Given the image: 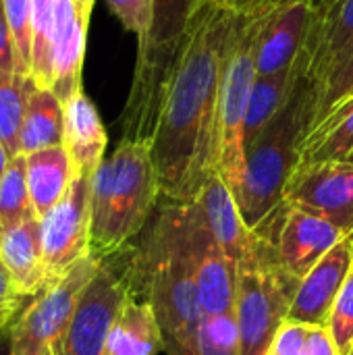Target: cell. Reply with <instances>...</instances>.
I'll list each match as a JSON object with an SVG mask.
<instances>
[{
	"mask_svg": "<svg viewBox=\"0 0 353 355\" xmlns=\"http://www.w3.org/2000/svg\"><path fill=\"white\" fill-rule=\"evenodd\" d=\"M243 15L202 0L187 27L150 139L160 198L169 204L191 202L218 173L221 81Z\"/></svg>",
	"mask_w": 353,
	"mask_h": 355,
	"instance_id": "cell-1",
	"label": "cell"
},
{
	"mask_svg": "<svg viewBox=\"0 0 353 355\" xmlns=\"http://www.w3.org/2000/svg\"><path fill=\"white\" fill-rule=\"evenodd\" d=\"M160 185L148 141L121 139L89 177V254L104 262L148 223Z\"/></svg>",
	"mask_w": 353,
	"mask_h": 355,
	"instance_id": "cell-2",
	"label": "cell"
},
{
	"mask_svg": "<svg viewBox=\"0 0 353 355\" xmlns=\"http://www.w3.org/2000/svg\"><path fill=\"white\" fill-rule=\"evenodd\" d=\"M314 116L316 87L306 75L283 110L246 148V173L235 200L252 231L281 208L285 185L300 162Z\"/></svg>",
	"mask_w": 353,
	"mask_h": 355,
	"instance_id": "cell-3",
	"label": "cell"
},
{
	"mask_svg": "<svg viewBox=\"0 0 353 355\" xmlns=\"http://www.w3.org/2000/svg\"><path fill=\"white\" fill-rule=\"evenodd\" d=\"M148 304L164 337L196 349V335L204 316L193 264L185 245L179 204L160 210L141 256Z\"/></svg>",
	"mask_w": 353,
	"mask_h": 355,
	"instance_id": "cell-4",
	"label": "cell"
},
{
	"mask_svg": "<svg viewBox=\"0 0 353 355\" xmlns=\"http://www.w3.org/2000/svg\"><path fill=\"white\" fill-rule=\"evenodd\" d=\"M202 0H152V27L137 48L131 92L123 110V139H152L160 100L181 52L191 17Z\"/></svg>",
	"mask_w": 353,
	"mask_h": 355,
	"instance_id": "cell-5",
	"label": "cell"
},
{
	"mask_svg": "<svg viewBox=\"0 0 353 355\" xmlns=\"http://www.w3.org/2000/svg\"><path fill=\"white\" fill-rule=\"evenodd\" d=\"M254 245L237 268L235 318L241 335V355H264L287 320L302 279L279 258L273 237L254 231Z\"/></svg>",
	"mask_w": 353,
	"mask_h": 355,
	"instance_id": "cell-6",
	"label": "cell"
},
{
	"mask_svg": "<svg viewBox=\"0 0 353 355\" xmlns=\"http://www.w3.org/2000/svg\"><path fill=\"white\" fill-rule=\"evenodd\" d=\"M266 8L246 12L227 56L218 98V160L216 171L237 193L246 173V119L256 81V42Z\"/></svg>",
	"mask_w": 353,
	"mask_h": 355,
	"instance_id": "cell-7",
	"label": "cell"
},
{
	"mask_svg": "<svg viewBox=\"0 0 353 355\" xmlns=\"http://www.w3.org/2000/svg\"><path fill=\"white\" fill-rule=\"evenodd\" d=\"M100 260L87 256L64 279L46 287L8 329L12 355H56L69 331L79 297L100 268Z\"/></svg>",
	"mask_w": 353,
	"mask_h": 355,
	"instance_id": "cell-8",
	"label": "cell"
},
{
	"mask_svg": "<svg viewBox=\"0 0 353 355\" xmlns=\"http://www.w3.org/2000/svg\"><path fill=\"white\" fill-rule=\"evenodd\" d=\"M46 287L58 283L89 254V177H73L62 200L40 218Z\"/></svg>",
	"mask_w": 353,
	"mask_h": 355,
	"instance_id": "cell-9",
	"label": "cell"
},
{
	"mask_svg": "<svg viewBox=\"0 0 353 355\" xmlns=\"http://www.w3.org/2000/svg\"><path fill=\"white\" fill-rule=\"evenodd\" d=\"M131 289L104 262L83 289L69 331L56 355H106L110 331Z\"/></svg>",
	"mask_w": 353,
	"mask_h": 355,
	"instance_id": "cell-10",
	"label": "cell"
},
{
	"mask_svg": "<svg viewBox=\"0 0 353 355\" xmlns=\"http://www.w3.org/2000/svg\"><path fill=\"white\" fill-rule=\"evenodd\" d=\"M283 202L320 216L350 235L353 233V162L333 160L295 166L285 185Z\"/></svg>",
	"mask_w": 353,
	"mask_h": 355,
	"instance_id": "cell-11",
	"label": "cell"
},
{
	"mask_svg": "<svg viewBox=\"0 0 353 355\" xmlns=\"http://www.w3.org/2000/svg\"><path fill=\"white\" fill-rule=\"evenodd\" d=\"M181 227L185 245L193 264L200 306L204 314H229L235 312L237 272L212 237L206 220L202 218L193 202L179 204Z\"/></svg>",
	"mask_w": 353,
	"mask_h": 355,
	"instance_id": "cell-12",
	"label": "cell"
},
{
	"mask_svg": "<svg viewBox=\"0 0 353 355\" xmlns=\"http://www.w3.org/2000/svg\"><path fill=\"white\" fill-rule=\"evenodd\" d=\"M314 21L306 44L308 79L316 100L325 85L339 73L353 50V0H310Z\"/></svg>",
	"mask_w": 353,
	"mask_h": 355,
	"instance_id": "cell-13",
	"label": "cell"
},
{
	"mask_svg": "<svg viewBox=\"0 0 353 355\" xmlns=\"http://www.w3.org/2000/svg\"><path fill=\"white\" fill-rule=\"evenodd\" d=\"M314 21L310 0H295L266 8L256 42V77L285 73L302 58Z\"/></svg>",
	"mask_w": 353,
	"mask_h": 355,
	"instance_id": "cell-14",
	"label": "cell"
},
{
	"mask_svg": "<svg viewBox=\"0 0 353 355\" xmlns=\"http://www.w3.org/2000/svg\"><path fill=\"white\" fill-rule=\"evenodd\" d=\"M277 237H273L268 231L264 233L273 237L283 264L300 279H304L343 237H347L333 223L287 206L285 202L277 210Z\"/></svg>",
	"mask_w": 353,
	"mask_h": 355,
	"instance_id": "cell-15",
	"label": "cell"
},
{
	"mask_svg": "<svg viewBox=\"0 0 353 355\" xmlns=\"http://www.w3.org/2000/svg\"><path fill=\"white\" fill-rule=\"evenodd\" d=\"M352 268L353 243L347 235L302 279L287 320L306 327H329L333 306Z\"/></svg>",
	"mask_w": 353,
	"mask_h": 355,
	"instance_id": "cell-16",
	"label": "cell"
},
{
	"mask_svg": "<svg viewBox=\"0 0 353 355\" xmlns=\"http://www.w3.org/2000/svg\"><path fill=\"white\" fill-rule=\"evenodd\" d=\"M96 0H56L52 37V92L64 104L81 87L89 15Z\"/></svg>",
	"mask_w": 353,
	"mask_h": 355,
	"instance_id": "cell-17",
	"label": "cell"
},
{
	"mask_svg": "<svg viewBox=\"0 0 353 355\" xmlns=\"http://www.w3.org/2000/svg\"><path fill=\"white\" fill-rule=\"evenodd\" d=\"M191 202L198 206L212 237L223 248L237 272L254 245L256 233L246 225L231 187L218 173H212Z\"/></svg>",
	"mask_w": 353,
	"mask_h": 355,
	"instance_id": "cell-18",
	"label": "cell"
},
{
	"mask_svg": "<svg viewBox=\"0 0 353 355\" xmlns=\"http://www.w3.org/2000/svg\"><path fill=\"white\" fill-rule=\"evenodd\" d=\"M62 148L69 154L75 177H92L104 160L106 129L102 119L83 89L73 94L64 104Z\"/></svg>",
	"mask_w": 353,
	"mask_h": 355,
	"instance_id": "cell-19",
	"label": "cell"
},
{
	"mask_svg": "<svg viewBox=\"0 0 353 355\" xmlns=\"http://www.w3.org/2000/svg\"><path fill=\"white\" fill-rule=\"evenodd\" d=\"M0 262L23 297H35L46 289L40 218L35 214L0 231Z\"/></svg>",
	"mask_w": 353,
	"mask_h": 355,
	"instance_id": "cell-20",
	"label": "cell"
},
{
	"mask_svg": "<svg viewBox=\"0 0 353 355\" xmlns=\"http://www.w3.org/2000/svg\"><path fill=\"white\" fill-rule=\"evenodd\" d=\"M160 352H164V335L152 306L129 295L110 331L106 355H158Z\"/></svg>",
	"mask_w": 353,
	"mask_h": 355,
	"instance_id": "cell-21",
	"label": "cell"
},
{
	"mask_svg": "<svg viewBox=\"0 0 353 355\" xmlns=\"http://www.w3.org/2000/svg\"><path fill=\"white\" fill-rule=\"evenodd\" d=\"M27 187L37 218H44L67 193L73 181V166L62 146L37 150L25 156Z\"/></svg>",
	"mask_w": 353,
	"mask_h": 355,
	"instance_id": "cell-22",
	"label": "cell"
},
{
	"mask_svg": "<svg viewBox=\"0 0 353 355\" xmlns=\"http://www.w3.org/2000/svg\"><path fill=\"white\" fill-rule=\"evenodd\" d=\"M306 75H308V58L304 52L293 69L270 77H256L252 85L248 119H246V148L283 110V106L289 102L295 87Z\"/></svg>",
	"mask_w": 353,
	"mask_h": 355,
	"instance_id": "cell-23",
	"label": "cell"
},
{
	"mask_svg": "<svg viewBox=\"0 0 353 355\" xmlns=\"http://www.w3.org/2000/svg\"><path fill=\"white\" fill-rule=\"evenodd\" d=\"M64 133V108L52 89L33 85L19 131V154H31L37 150L62 146Z\"/></svg>",
	"mask_w": 353,
	"mask_h": 355,
	"instance_id": "cell-24",
	"label": "cell"
},
{
	"mask_svg": "<svg viewBox=\"0 0 353 355\" xmlns=\"http://www.w3.org/2000/svg\"><path fill=\"white\" fill-rule=\"evenodd\" d=\"M353 152V96L318 121L302 144L300 164L347 160Z\"/></svg>",
	"mask_w": 353,
	"mask_h": 355,
	"instance_id": "cell-25",
	"label": "cell"
},
{
	"mask_svg": "<svg viewBox=\"0 0 353 355\" xmlns=\"http://www.w3.org/2000/svg\"><path fill=\"white\" fill-rule=\"evenodd\" d=\"M35 81L0 69V141L8 156H19V131L27 98Z\"/></svg>",
	"mask_w": 353,
	"mask_h": 355,
	"instance_id": "cell-26",
	"label": "cell"
},
{
	"mask_svg": "<svg viewBox=\"0 0 353 355\" xmlns=\"http://www.w3.org/2000/svg\"><path fill=\"white\" fill-rule=\"evenodd\" d=\"M33 214L35 210L27 187L25 154H19L10 158L0 179V231H6Z\"/></svg>",
	"mask_w": 353,
	"mask_h": 355,
	"instance_id": "cell-27",
	"label": "cell"
},
{
	"mask_svg": "<svg viewBox=\"0 0 353 355\" xmlns=\"http://www.w3.org/2000/svg\"><path fill=\"white\" fill-rule=\"evenodd\" d=\"M56 0H31L33 50L29 77L37 87H52V37H54Z\"/></svg>",
	"mask_w": 353,
	"mask_h": 355,
	"instance_id": "cell-28",
	"label": "cell"
},
{
	"mask_svg": "<svg viewBox=\"0 0 353 355\" xmlns=\"http://www.w3.org/2000/svg\"><path fill=\"white\" fill-rule=\"evenodd\" d=\"M198 355H241V335L235 312L204 314L196 335Z\"/></svg>",
	"mask_w": 353,
	"mask_h": 355,
	"instance_id": "cell-29",
	"label": "cell"
},
{
	"mask_svg": "<svg viewBox=\"0 0 353 355\" xmlns=\"http://www.w3.org/2000/svg\"><path fill=\"white\" fill-rule=\"evenodd\" d=\"M6 21L17 56V73L29 77L31 50H33V25H31V0H4Z\"/></svg>",
	"mask_w": 353,
	"mask_h": 355,
	"instance_id": "cell-30",
	"label": "cell"
},
{
	"mask_svg": "<svg viewBox=\"0 0 353 355\" xmlns=\"http://www.w3.org/2000/svg\"><path fill=\"white\" fill-rule=\"evenodd\" d=\"M339 355H350L353 349V268L333 306L329 327Z\"/></svg>",
	"mask_w": 353,
	"mask_h": 355,
	"instance_id": "cell-31",
	"label": "cell"
},
{
	"mask_svg": "<svg viewBox=\"0 0 353 355\" xmlns=\"http://www.w3.org/2000/svg\"><path fill=\"white\" fill-rule=\"evenodd\" d=\"M106 4L123 27L137 37V48H141L152 27V0H106Z\"/></svg>",
	"mask_w": 353,
	"mask_h": 355,
	"instance_id": "cell-32",
	"label": "cell"
},
{
	"mask_svg": "<svg viewBox=\"0 0 353 355\" xmlns=\"http://www.w3.org/2000/svg\"><path fill=\"white\" fill-rule=\"evenodd\" d=\"M353 87V50L352 54H350V58L345 60V64L339 69V73L325 85V89L320 92V96H318V100H316V116H314V123H312V127L318 123V121H322L347 94H350V89ZM310 127V129H312Z\"/></svg>",
	"mask_w": 353,
	"mask_h": 355,
	"instance_id": "cell-33",
	"label": "cell"
},
{
	"mask_svg": "<svg viewBox=\"0 0 353 355\" xmlns=\"http://www.w3.org/2000/svg\"><path fill=\"white\" fill-rule=\"evenodd\" d=\"M310 327L285 320L264 355H306Z\"/></svg>",
	"mask_w": 353,
	"mask_h": 355,
	"instance_id": "cell-34",
	"label": "cell"
},
{
	"mask_svg": "<svg viewBox=\"0 0 353 355\" xmlns=\"http://www.w3.org/2000/svg\"><path fill=\"white\" fill-rule=\"evenodd\" d=\"M0 69L8 71V73H17V56H15V46H12L8 21H6L4 0H0Z\"/></svg>",
	"mask_w": 353,
	"mask_h": 355,
	"instance_id": "cell-35",
	"label": "cell"
},
{
	"mask_svg": "<svg viewBox=\"0 0 353 355\" xmlns=\"http://www.w3.org/2000/svg\"><path fill=\"white\" fill-rule=\"evenodd\" d=\"M306 355H339L335 339L327 327H310Z\"/></svg>",
	"mask_w": 353,
	"mask_h": 355,
	"instance_id": "cell-36",
	"label": "cell"
},
{
	"mask_svg": "<svg viewBox=\"0 0 353 355\" xmlns=\"http://www.w3.org/2000/svg\"><path fill=\"white\" fill-rule=\"evenodd\" d=\"M23 300H25V297L17 291L15 283L10 281L6 268H4L2 262H0V308H8V306L19 308Z\"/></svg>",
	"mask_w": 353,
	"mask_h": 355,
	"instance_id": "cell-37",
	"label": "cell"
},
{
	"mask_svg": "<svg viewBox=\"0 0 353 355\" xmlns=\"http://www.w3.org/2000/svg\"><path fill=\"white\" fill-rule=\"evenodd\" d=\"M164 354L166 355H198L196 354V349H191V347H187V345H183V343H179V341H175V339H171V337H164Z\"/></svg>",
	"mask_w": 353,
	"mask_h": 355,
	"instance_id": "cell-38",
	"label": "cell"
},
{
	"mask_svg": "<svg viewBox=\"0 0 353 355\" xmlns=\"http://www.w3.org/2000/svg\"><path fill=\"white\" fill-rule=\"evenodd\" d=\"M223 2L225 6L233 8V10H239V12H252L260 6L262 0H218Z\"/></svg>",
	"mask_w": 353,
	"mask_h": 355,
	"instance_id": "cell-39",
	"label": "cell"
},
{
	"mask_svg": "<svg viewBox=\"0 0 353 355\" xmlns=\"http://www.w3.org/2000/svg\"><path fill=\"white\" fill-rule=\"evenodd\" d=\"M17 310L19 308H15V306H8V308H0V333L10 324V320L15 318V314H17Z\"/></svg>",
	"mask_w": 353,
	"mask_h": 355,
	"instance_id": "cell-40",
	"label": "cell"
},
{
	"mask_svg": "<svg viewBox=\"0 0 353 355\" xmlns=\"http://www.w3.org/2000/svg\"><path fill=\"white\" fill-rule=\"evenodd\" d=\"M8 162H10V156H8L6 148L2 146V141H0V179H2V175H4V171H6V166H8Z\"/></svg>",
	"mask_w": 353,
	"mask_h": 355,
	"instance_id": "cell-41",
	"label": "cell"
},
{
	"mask_svg": "<svg viewBox=\"0 0 353 355\" xmlns=\"http://www.w3.org/2000/svg\"><path fill=\"white\" fill-rule=\"evenodd\" d=\"M0 355H12V349H10V335H2L0 337Z\"/></svg>",
	"mask_w": 353,
	"mask_h": 355,
	"instance_id": "cell-42",
	"label": "cell"
},
{
	"mask_svg": "<svg viewBox=\"0 0 353 355\" xmlns=\"http://www.w3.org/2000/svg\"><path fill=\"white\" fill-rule=\"evenodd\" d=\"M287 2H295V0H262L258 8H273V6H283Z\"/></svg>",
	"mask_w": 353,
	"mask_h": 355,
	"instance_id": "cell-43",
	"label": "cell"
},
{
	"mask_svg": "<svg viewBox=\"0 0 353 355\" xmlns=\"http://www.w3.org/2000/svg\"><path fill=\"white\" fill-rule=\"evenodd\" d=\"M350 96H353V87H352V89H350V94H347V96H345V98H343V100H347V98H350ZM343 100H341V102H343ZM341 102H339V104H341Z\"/></svg>",
	"mask_w": 353,
	"mask_h": 355,
	"instance_id": "cell-44",
	"label": "cell"
},
{
	"mask_svg": "<svg viewBox=\"0 0 353 355\" xmlns=\"http://www.w3.org/2000/svg\"><path fill=\"white\" fill-rule=\"evenodd\" d=\"M347 160H350V162H353V152H352V156H350V158H347Z\"/></svg>",
	"mask_w": 353,
	"mask_h": 355,
	"instance_id": "cell-45",
	"label": "cell"
},
{
	"mask_svg": "<svg viewBox=\"0 0 353 355\" xmlns=\"http://www.w3.org/2000/svg\"><path fill=\"white\" fill-rule=\"evenodd\" d=\"M350 237H352V243H353V233H350Z\"/></svg>",
	"mask_w": 353,
	"mask_h": 355,
	"instance_id": "cell-46",
	"label": "cell"
},
{
	"mask_svg": "<svg viewBox=\"0 0 353 355\" xmlns=\"http://www.w3.org/2000/svg\"><path fill=\"white\" fill-rule=\"evenodd\" d=\"M350 355H353V349H352V354H350Z\"/></svg>",
	"mask_w": 353,
	"mask_h": 355,
	"instance_id": "cell-47",
	"label": "cell"
}]
</instances>
